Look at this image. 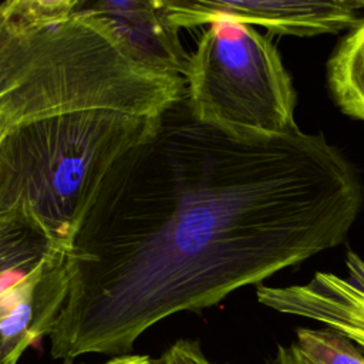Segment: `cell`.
<instances>
[{"mask_svg":"<svg viewBox=\"0 0 364 364\" xmlns=\"http://www.w3.org/2000/svg\"><path fill=\"white\" fill-rule=\"evenodd\" d=\"M183 77L136 60L108 24L74 14L24 23L0 13V118L7 127L77 109L162 117Z\"/></svg>","mask_w":364,"mask_h":364,"instance_id":"2","label":"cell"},{"mask_svg":"<svg viewBox=\"0 0 364 364\" xmlns=\"http://www.w3.org/2000/svg\"><path fill=\"white\" fill-rule=\"evenodd\" d=\"M296 344L317 364H364L354 343L328 328H296Z\"/></svg>","mask_w":364,"mask_h":364,"instance_id":"10","label":"cell"},{"mask_svg":"<svg viewBox=\"0 0 364 364\" xmlns=\"http://www.w3.org/2000/svg\"><path fill=\"white\" fill-rule=\"evenodd\" d=\"M63 364H75L71 360H65ZM78 364H85V363H78ZM104 364H159L158 358H152L151 355L146 354H118L105 361Z\"/></svg>","mask_w":364,"mask_h":364,"instance_id":"14","label":"cell"},{"mask_svg":"<svg viewBox=\"0 0 364 364\" xmlns=\"http://www.w3.org/2000/svg\"><path fill=\"white\" fill-rule=\"evenodd\" d=\"M64 250L34 223L18 216L0 218V297Z\"/></svg>","mask_w":364,"mask_h":364,"instance_id":"8","label":"cell"},{"mask_svg":"<svg viewBox=\"0 0 364 364\" xmlns=\"http://www.w3.org/2000/svg\"><path fill=\"white\" fill-rule=\"evenodd\" d=\"M257 301L283 314L317 321L364 350V259L348 250L346 274L317 272L309 282L256 286Z\"/></svg>","mask_w":364,"mask_h":364,"instance_id":"6","label":"cell"},{"mask_svg":"<svg viewBox=\"0 0 364 364\" xmlns=\"http://www.w3.org/2000/svg\"><path fill=\"white\" fill-rule=\"evenodd\" d=\"M159 364H219L210 361L196 340L181 338L158 357Z\"/></svg>","mask_w":364,"mask_h":364,"instance_id":"12","label":"cell"},{"mask_svg":"<svg viewBox=\"0 0 364 364\" xmlns=\"http://www.w3.org/2000/svg\"><path fill=\"white\" fill-rule=\"evenodd\" d=\"M80 13L104 20L145 65L183 77L188 53L179 30L162 18L152 0H88Z\"/></svg>","mask_w":364,"mask_h":364,"instance_id":"7","label":"cell"},{"mask_svg":"<svg viewBox=\"0 0 364 364\" xmlns=\"http://www.w3.org/2000/svg\"><path fill=\"white\" fill-rule=\"evenodd\" d=\"M267 364H317L310 357H307L296 341L289 346L279 344L274 355L267 361Z\"/></svg>","mask_w":364,"mask_h":364,"instance_id":"13","label":"cell"},{"mask_svg":"<svg viewBox=\"0 0 364 364\" xmlns=\"http://www.w3.org/2000/svg\"><path fill=\"white\" fill-rule=\"evenodd\" d=\"M357 6V9H364V0H350Z\"/></svg>","mask_w":364,"mask_h":364,"instance_id":"16","label":"cell"},{"mask_svg":"<svg viewBox=\"0 0 364 364\" xmlns=\"http://www.w3.org/2000/svg\"><path fill=\"white\" fill-rule=\"evenodd\" d=\"M363 202L357 168L323 134L233 135L181 100L115 164L71 236L50 353H129L155 323L341 245Z\"/></svg>","mask_w":364,"mask_h":364,"instance_id":"1","label":"cell"},{"mask_svg":"<svg viewBox=\"0 0 364 364\" xmlns=\"http://www.w3.org/2000/svg\"><path fill=\"white\" fill-rule=\"evenodd\" d=\"M7 128V125H6V122H4V119H1L0 118V138H1V135H3V132H4V129Z\"/></svg>","mask_w":364,"mask_h":364,"instance_id":"17","label":"cell"},{"mask_svg":"<svg viewBox=\"0 0 364 364\" xmlns=\"http://www.w3.org/2000/svg\"><path fill=\"white\" fill-rule=\"evenodd\" d=\"M326 78L340 111L364 122V16L334 47L327 60Z\"/></svg>","mask_w":364,"mask_h":364,"instance_id":"9","label":"cell"},{"mask_svg":"<svg viewBox=\"0 0 364 364\" xmlns=\"http://www.w3.org/2000/svg\"><path fill=\"white\" fill-rule=\"evenodd\" d=\"M183 102L191 117L233 135L270 136L296 128V90L280 53L255 26L218 20L188 54Z\"/></svg>","mask_w":364,"mask_h":364,"instance_id":"4","label":"cell"},{"mask_svg":"<svg viewBox=\"0 0 364 364\" xmlns=\"http://www.w3.org/2000/svg\"><path fill=\"white\" fill-rule=\"evenodd\" d=\"M88 0H0V13L33 24L65 20L82 9Z\"/></svg>","mask_w":364,"mask_h":364,"instance_id":"11","label":"cell"},{"mask_svg":"<svg viewBox=\"0 0 364 364\" xmlns=\"http://www.w3.org/2000/svg\"><path fill=\"white\" fill-rule=\"evenodd\" d=\"M159 119L94 108L7 127L0 138V218H23L67 247L115 164Z\"/></svg>","mask_w":364,"mask_h":364,"instance_id":"3","label":"cell"},{"mask_svg":"<svg viewBox=\"0 0 364 364\" xmlns=\"http://www.w3.org/2000/svg\"><path fill=\"white\" fill-rule=\"evenodd\" d=\"M24 350V346H14L6 341L0 334V364H17Z\"/></svg>","mask_w":364,"mask_h":364,"instance_id":"15","label":"cell"},{"mask_svg":"<svg viewBox=\"0 0 364 364\" xmlns=\"http://www.w3.org/2000/svg\"><path fill=\"white\" fill-rule=\"evenodd\" d=\"M173 28L218 20L260 26L273 36L314 37L348 31L360 18L350 0H152Z\"/></svg>","mask_w":364,"mask_h":364,"instance_id":"5","label":"cell"}]
</instances>
